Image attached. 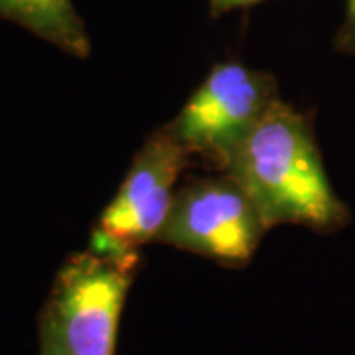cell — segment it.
Here are the masks:
<instances>
[{
    "mask_svg": "<svg viewBox=\"0 0 355 355\" xmlns=\"http://www.w3.org/2000/svg\"><path fill=\"white\" fill-rule=\"evenodd\" d=\"M253 200L266 229L300 225L338 233L352 211L331 186L310 114L282 99L254 128L227 166Z\"/></svg>",
    "mask_w": 355,
    "mask_h": 355,
    "instance_id": "obj_1",
    "label": "cell"
},
{
    "mask_svg": "<svg viewBox=\"0 0 355 355\" xmlns=\"http://www.w3.org/2000/svg\"><path fill=\"white\" fill-rule=\"evenodd\" d=\"M140 254H71L38 318L40 355H116L121 316Z\"/></svg>",
    "mask_w": 355,
    "mask_h": 355,
    "instance_id": "obj_2",
    "label": "cell"
},
{
    "mask_svg": "<svg viewBox=\"0 0 355 355\" xmlns=\"http://www.w3.org/2000/svg\"><path fill=\"white\" fill-rule=\"evenodd\" d=\"M279 99L272 73L241 62H221L164 128L191 158L225 172Z\"/></svg>",
    "mask_w": 355,
    "mask_h": 355,
    "instance_id": "obj_3",
    "label": "cell"
},
{
    "mask_svg": "<svg viewBox=\"0 0 355 355\" xmlns=\"http://www.w3.org/2000/svg\"><path fill=\"white\" fill-rule=\"evenodd\" d=\"M266 231L247 191L235 178L221 172L178 188L156 243L239 268L253 259Z\"/></svg>",
    "mask_w": 355,
    "mask_h": 355,
    "instance_id": "obj_4",
    "label": "cell"
},
{
    "mask_svg": "<svg viewBox=\"0 0 355 355\" xmlns=\"http://www.w3.org/2000/svg\"><path fill=\"white\" fill-rule=\"evenodd\" d=\"M190 160L186 148L164 127L156 128L135 154L119 191L103 209L89 249L123 257L156 243L176 198L178 178Z\"/></svg>",
    "mask_w": 355,
    "mask_h": 355,
    "instance_id": "obj_5",
    "label": "cell"
},
{
    "mask_svg": "<svg viewBox=\"0 0 355 355\" xmlns=\"http://www.w3.org/2000/svg\"><path fill=\"white\" fill-rule=\"evenodd\" d=\"M0 18L73 58L85 60L91 53V38L73 0H0Z\"/></svg>",
    "mask_w": 355,
    "mask_h": 355,
    "instance_id": "obj_6",
    "label": "cell"
},
{
    "mask_svg": "<svg viewBox=\"0 0 355 355\" xmlns=\"http://www.w3.org/2000/svg\"><path fill=\"white\" fill-rule=\"evenodd\" d=\"M334 50L343 55H355V0H345V12L336 36Z\"/></svg>",
    "mask_w": 355,
    "mask_h": 355,
    "instance_id": "obj_7",
    "label": "cell"
},
{
    "mask_svg": "<svg viewBox=\"0 0 355 355\" xmlns=\"http://www.w3.org/2000/svg\"><path fill=\"white\" fill-rule=\"evenodd\" d=\"M259 2H265V0H207L209 14L214 18L223 16V14L231 12V10H237V8H249V6H254Z\"/></svg>",
    "mask_w": 355,
    "mask_h": 355,
    "instance_id": "obj_8",
    "label": "cell"
}]
</instances>
